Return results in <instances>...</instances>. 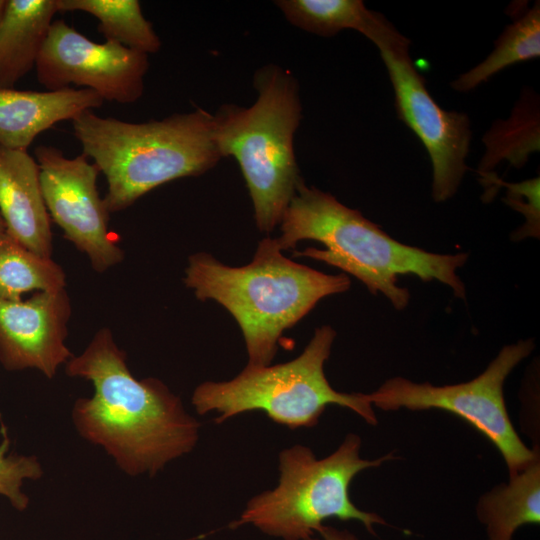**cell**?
Returning a JSON list of instances; mask_svg holds the SVG:
<instances>
[{
    "label": "cell",
    "mask_w": 540,
    "mask_h": 540,
    "mask_svg": "<svg viewBox=\"0 0 540 540\" xmlns=\"http://www.w3.org/2000/svg\"><path fill=\"white\" fill-rule=\"evenodd\" d=\"M65 372L94 387L91 397L74 403L76 431L102 447L127 475L152 477L196 446L200 423L162 381L132 375L109 329L98 331L65 364Z\"/></svg>",
    "instance_id": "cell-1"
},
{
    "label": "cell",
    "mask_w": 540,
    "mask_h": 540,
    "mask_svg": "<svg viewBox=\"0 0 540 540\" xmlns=\"http://www.w3.org/2000/svg\"><path fill=\"white\" fill-rule=\"evenodd\" d=\"M276 238L282 251L299 241L314 240L325 249L308 247L293 257H309L360 280L371 294H383L396 310L405 309L409 290L398 285V275L414 274L422 281L437 280L449 286L457 298H466V289L457 274L468 253L439 254L401 243L358 210L336 197L299 182L280 222Z\"/></svg>",
    "instance_id": "cell-2"
},
{
    "label": "cell",
    "mask_w": 540,
    "mask_h": 540,
    "mask_svg": "<svg viewBox=\"0 0 540 540\" xmlns=\"http://www.w3.org/2000/svg\"><path fill=\"white\" fill-rule=\"evenodd\" d=\"M200 301L214 300L236 320L248 365H270L282 333L324 297L346 292L344 273L325 274L283 255L276 238L265 237L250 263L232 267L209 253L189 257L183 279Z\"/></svg>",
    "instance_id": "cell-3"
},
{
    "label": "cell",
    "mask_w": 540,
    "mask_h": 540,
    "mask_svg": "<svg viewBox=\"0 0 540 540\" xmlns=\"http://www.w3.org/2000/svg\"><path fill=\"white\" fill-rule=\"evenodd\" d=\"M72 124L83 154L106 178L103 200L109 213L128 208L162 184L201 175L222 158L214 138V116L201 108L143 123L87 110Z\"/></svg>",
    "instance_id": "cell-4"
},
{
    "label": "cell",
    "mask_w": 540,
    "mask_h": 540,
    "mask_svg": "<svg viewBox=\"0 0 540 540\" xmlns=\"http://www.w3.org/2000/svg\"><path fill=\"white\" fill-rule=\"evenodd\" d=\"M253 84L258 94L253 105L227 104L213 115L214 138L221 156L240 166L257 228L270 233L302 180L294 153L302 106L296 78L279 66L258 69Z\"/></svg>",
    "instance_id": "cell-5"
},
{
    "label": "cell",
    "mask_w": 540,
    "mask_h": 540,
    "mask_svg": "<svg viewBox=\"0 0 540 540\" xmlns=\"http://www.w3.org/2000/svg\"><path fill=\"white\" fill-rule=\"evenodd\" d=\"M360 448V437L350 433L335 452L322 459L303 445L284 449L279 454L278 485L252 497L234 526L252 524L269 536L307 540L325 520L335 517L359 521L376 535L373 525H385V520L358 509L349 497V486L359 472L394 456L366 460L360 457Z\"/></svg>",
    "instance_id": "cell-6"
},
{
    "label": "cell",
    "mask_w": 540,
    "mask_h": 540,
    "mask_svg": "<svg viewBox=\"0 0 540 540\" xmlns=\"http://www.w3.org/2000/svg\"><path fill=\"white\" fill-rule=\"evenodd\" d=\"M336 331L315 329L295 359L276 365L245 368L229 381H206L196 387L192 404L200 415L215 411L217 424L249 411L262 410L275 423L290 429L315 426L329 404L348 408L368 424L378 420L364 393L338 392L324 373Z\"/></svg>",
    "instance_id": "cell-7"
},
{
    "label": "cell",
    "mask_w": 540,
    "mask_h": 540,
    "mask_svg": "<svg viewBox=\"0 0 540 540\" xmlns=\"http://www.w3.org/2000/svg\"><path fill=\"white\" fill-rule=\"evenodd\" d=\"M534 347L532 339L504 346L481 374L467 382L435 386L393 377L366 396L372 406L385 411L441 409L455 414L498 448L509 477H513L539 457V451L529 449L518 436L507 412L503 387Z\"/></svg>",
    "instance_id": "cell-8"
},
{
    "label": "cell",
    "mask_w": 540,
    "mask_h": 540,
    "mask_svg": "<svg viewBox=\"0 0 540 540\" xmlns=\"http://www.w3.org/2000/svg\"><path fill=\"white\" fill-rule=\"evenodd\" d=\"M363 35L378 48L386 66L398 118L429 154L433 200L444 202L452 198L468 169L466 158L472 137L469 117L437 104L414 66L409 39L381 13H374Z\"/></svg>",
    "instance_id": "cell-9"
},
{
    "label": "cell",
    "mask_w": 540,
    "mask_h": 540,
    "mask_svg": "<svg viewBox=\"0 0 540 540\" xmlns=\"http://www.w3.org/2000/svg\"><path fill=\"white\" fill-rule=\"evenodd\" d=\"M148 68V55L114 41H91L63 20L53 21L35 64L48 91L73 84L121 104L141 98Z\"/></svg>",
    "instance_id": "cell-10"
},
{
    "label": "cell",
    "mask_w": 540,
    "mask_h": 540,
    "mask_svg": "<svg viewBox=\"0 0 540 540\" xmlns=\"http://www.w3.org/2000/svg\"><path fill=\"white\" fill-rule=\"evenodd\" d=\"M34 155L48 214L65 238L88 256L98 272L119 263L123 251L108 228L109 212L96 186L98 167L83 153L67 158L54 146L39 145Z\"/></svg>",
    "instance_id": "cell-11"
},
{
    "label": "cell",
    "mask_w": 540,
    "mask_h": 540,
    "mask_svg": "<svg viewBox=\"0 0 540 540\" xmlns=\"http://www.w3.org/2000/svg\"><path fill=\"white\" fill-rule=\"evenodd\" d=\"M67 292L39 291L26 300L0 298V362L9 371L36 369L51 379L72 353L65 344Z\"/></svg>",
    "instance_id": "cell-12"
},
{
    "label": "cell",
    "mask_w": 540,
    "mask_h": 540,
    "mask_svg": "<svg viewBox=\"0 0 540 540\" xmlns=\"http://www.w3.org/2000/svg\"><path fill=\"white\" fill-rule=\"evenodd\" d=\"M0 215L13 238L32 252L52 258V231L39 166L27 150L0 145Z\"/></svg>",
    "instance_id": "cell-13"
},
{
    "label": "cell",
    "mask_w": 540,
    "mask_h": 540,
    "mask_svg": "<svg viewBox=\"0 0 540 540\" xmlns=\"http://www.w3.org/2000/svg\"><path fill=\"white\" fill-rule=\"evenodd\" d=\"M103 104L89 89L24 91L0 87V145L27 150L35 137L56 123L73 120Z\"/></svg>",
    "instance_id": "cell-14"
},
{
    "label": "cell",
    "mask_w": 540,
    "mask_h": 540,
    "mask_svg": "<svg viewBox=\"0 0 540 540\" xmlns=\"http://www.w3.org/2000/svg\"><path fill=\"white\" fill-rule=\"evenodd\" d=\"M57 12L56 0H8L0 23V87L13 88L35 68Z\"/></svg>",
    "instance_id": "cell-15"
},
{
    "label": "cell",
    "mask_w": 540,
    "mask_h": 540,
    "mask_svg": "<svg viewBox=\"0 0 540 540\" xmlns=\"http://www.w3.org/2000/svg\"><path fill=\"white\" fill-rule=\"evenodd\" d=\"M479 520L486 525L488 540H511L525 524L540 522V457L508 484L494 487L480 497Z\"/></svg>",
    "instance_id": "cell-16"
},
{
    "label": "cell",
    "mask_w": 540,
    "mask_h": 540,
    "mask_svg": "<svg viewBox=\"0 0 540 540\" xmlns=\"http://www.w3.org/2000/svg\"><path fill=\"white\" fill-rule=\"evenodd\" d=\"M538 95L526 89L507 120H497L483 137L485 153L477 173L479 181L493 173L503 160L516 168L523 167L531 153L540 148Z\"/></svg>",
    "instance_id": "cell-17"
},
{
    "label": "cell",
    "mask_w": 540,
    "mask_h": 540,
    "mask_svg": "<svg viewBox=\"0 0 540 540\" xmlns=\"http://www.w3.org/2000/svg\"><path fill=\"white\" fill-rule=\"evenodd\" d=\"M513 23L506 26L495 42L493 51L481 63L451 82L458 92H469L501 70L540 55V4L511 10Z\"/></svg>",
    "instance_id": "cell-18"
},
{
    "label": "cell",
    "mask_w": 540,
    "mask_h": 540,
    "mask_svg": "<svg viewBox=\"0 0 540 540\" xmlns=\"http://www.w3.org/2000/svg\"><path fill=\"white\" fill-rule=\"evenodd\" d=\"M58 12L81 11L94 16L106 41L146 55L159 51L161 41L137 0H56Z\"/></svg>",
    "instance_id": "cell-19"
},
{
    "label": "cell",
    "mask_w": 540,
    "mask_h": 540,
    "mask_svg": "<svg viewBox=\"0 0 540 540\" xmlns=\"http://www.w3.org/2000/svg\"><path fill=\"white\" fill-rule=\"evenodd\" d=\"M66 285L62 268L13 238L0 234V298L18 301L30 291H57Z\"/></svg>",
    "instance_id": "cell-20"
},
{
    "label": "cell",
    "mask_w": 540,
    "mask_h": 540,
    "mask_svg": "<svg viewBox=\"0 0 540 540\" xmlns=\"http://www.w3.org/2000/svg\"><path fill=\"white\" fill-rule=\"evenodd\" d=\"M275 4L292 25L322 37L345 29L363 34L374 15L361 0H279Z\"/></svg>",
    "instance_id": "cell-21"
},
{
    "label": "cell",
    "mask_w": 540,
    "mask_h": 540,
    "mask_svg": "<svg viewBox=\"0 0 540 540\" xmlns=\"http://www.w3.org/2000/svg\"><path fill=\"white\" fill-rule=\"evenodd\" d=\"M480 183L485 187L482 198L485 199L486 202L492 200L499 187H506L507 194L503 201L508 206L524 215L526 219L525 224L513 232L511 239L521 240L526 237H539V177L519 183H506L492 173Z\"/></svg>",
    "instance_id": "cell-22"
},
{
    "label": "cell",
    "mask_w": 540,
    "mask_h": 540,
    "mask_svg": "<svg viewBox=\"0 0 540 540\" xmlns=\"http://www.w3.org/2000/svg\"><path fill=\"white\" fill-rule=\"evenodd\" d=\"M0 442V495L7 498L18 511L29 505V497L23 492L25 480H38L43 476L42 465L35 455L9 453L10 439L2 428Z\"/></svg>",
    "instance_id": "cell-23"
},
{
    "label": "cell",
    "mask_w": 540,
    "mask_h": 540,
    "mask_svg": "<svg viewBox=\"0 0 540 540\" xmlns=\"http://www.w3.org/2000/svg\"><path fill=\"white\" fill-rule=\"evenodd\" d=\"M319 537H310L307 540H358L355 535L347 530H338L332 526L323 525L316 533Z\"/></svg>",
    "instance_id": "cell-24"
},
{
    "label": "cell",
    "mask_w": 540,
    "mask_h": 540,
    "mask_svg": "<svg viewBox=\"0 0 540 540\" xmlns=\"http://www.w3.org/2000/svg\"><path fill=\"white\" fill-rule=\"evenodd\" d=\"M7 5H8V0H0V23L5 16Z\"/></svg>",
    "instance_id": "cell-25"
},
{
    "label": "cell",
    "mask_w": 540,
    "mask_h": 540,
    "mask_svg": "<svg viewBox=\"0 0 540 540\" xmlns=\"http://www.w3.org/2000/svg\"><path fill=\"white\" fill-rule=\"evenodd\" d=\"M4 231H6V226H5V223L0 215V234L3 233Z\"/></svg>",
    "instance_id": "cell-26"
}]
</instances>
